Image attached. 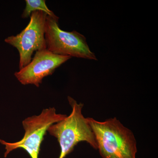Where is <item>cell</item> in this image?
I'll list each match as a JSON object with an SVG mask.
<instances>
[{
    "label": "cell",
    "mask_w": 158,
    "mask_h": 158,
    "mask_svg": "<svg viewBox=\"0 0 158 158\" xmlns=\"http://www.w3.org/2000/svg\"><path fill=\"white\" fill-rule=\"evenodd\" d=\"M102 158H136L135 137L116 117L104 121L87 118Z\"/></svg>",
    "instance_id": "cell-1"
},
{
    "label": "cell",
    "mask_w": 158,
    "mask_h": 158,
    "mask_svg": "<svg viewBox=\"0 0 158 158\" xmlns=\"http://www.w3.org/2000/svg\"><path fill=\"white\" fill-rule=\"evenodd\" d=\"M72 111L69 116L61 121L53 124L48 132L56 138L60 148L59 158H65L81 142H86L92 148L97 149V143L87 118L82 113L84 104L68 97Z\"/></svg>",
    "instance_id": "cell-2"
},
{
    "label": "cell",
    "mask_w": 158,
    "mask_h": 158,
    "mask_svg": "<svg viewBox=\"0 0 158 158\" xmlns=\"http://www.w3.org/2000/svg\"><path fill=\"white\" fill-rule=\"evenodd\" d=\"M66 116L65 114L57 113L56 109L52 107L44 109L37 116L25 118L22 122L25 134L20 141L9 143L0 139V143L6 146L4 156L6 158L14 150L22 148L31 158H38L41 143L48 128L52 125L63 120Z\"/></svg>",
    "instance_id": "cell-3"
},
{
    "label": "cell",
    "mask_w": 158,
    "mask_h": 158,
    "mask_svg": "<svg viewBox=\"0 0 158 158\" xmlns=\"http://www.w3.org/2000/svg\"><path fill=\"white\" fill-rule=\"evenodd\" d=\"M59 19L57 16L47 15L44 33L47 49L56 55L97 60L86 37L76 31L67 32L61 30Z\"/></svg>",
    "instance_id": "cell-4"
},
{
    "label": "cell",
    "mask_w": 158,
    "mask_h": 158,
    "mask_svg": "<svg viewBox=\"0 0 158 158\" xmlns=\"http://www.w3.org/2000/svg\"><path fill=\"white\" fill-rule=\"evenodd\" d=\"M47 15L44 11H34L25 28L16 36L5 39L7 43L15 48L19 52V69L31 62L34 52L46 49L44 33Z\"/></svg>",
    "instance_id": "cell-5"
},
{
    "label": "cell",
    "mask_w": 158,
    "mask_h": 158,
    "mask_svg": "<svg viewBox=\"0 0 158 158\" xmlns=\"http://www.w3.org/2000/svg\"><path fill=\"white\" fill-rule=\"evenodd\" d=\"M71 58L53 53L47 49L37 51L31 62L15 72L14 75L23 85L39 87L43 79L52 74L57 68Z\"/></svg>",
    "instance_id": "cell-6"
},
{
    "label": "cell",
    "mask_w": 158,
    "mask_h": 158,
    "mask_svg": "<svg viewBox=\"0 0 158 158\" xmlns=\"http://www.w3.org/2000/svg\"><path fill=\"white\" fill-rule=\"evenodd\" d=\"M25 2V9L22 15L23 18L30 17L32 12L37 11H44L47 15L52 17L56 16L52 11L48 9L45 0H26Z\"/></svg>",
    "instance_id": "cell-7"
}]
</instances>
